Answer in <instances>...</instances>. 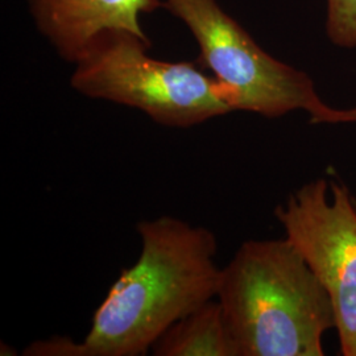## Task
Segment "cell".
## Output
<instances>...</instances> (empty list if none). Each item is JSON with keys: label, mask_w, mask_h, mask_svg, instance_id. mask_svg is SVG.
<instances>
[{"label": "cell", "mask_w": 356, "mask_h": 356, "mask_svg": "<svg viewBox=\"0 0 356 356\" xmlns=\"http://www.w3.org/2000/svg\"><path fill=\"white\" fill-rule=\"evenodd\" d=\"M151 351L156 356H238L216 298L178 319Z\"/></svg>", "instance_id": "obj_7"}, {"label": "cell", "mask_w": 356, "mask_h": 356, "mask_svg": "<svg viewBox=\"0 0 356 356\" xmlns=\"http://www.w3.org/2000/svg\"><path fill=\"white\" fill-rule=\"evenodd\" d=\"M164 1L165 10L189 28L200 63L213 73L232 111L269 119L305 111L314 124H339L341 108L321 99L313 79L260 48L216 0Z\"/></svg>", "instance_id": "obj_4"}, {"label": "cell", "mask_w": 356, "mask_h": 356, "mask_svg": "<svg viewBox=\"0 0 356 356\" xmlns=\"http://www.w3.org/2000/svg\"><path fill=\"white\" fill-rule=\"evenodd\" d=\"M216 301L238 356H322L337 330L330 296L286 238L243 243L220 270Z\"/></svg>", "instance_id": "obj_2"}, {"label": "cell", "mask_w": 356, "mask_h": 356, "mask_svg": "<svg viewBox=\"0 0 356 356\" xmlns=\"http://www.w3.org/2000/svg\"><path fill=\"white\" fill-rule=\"evenodd\" d=\"M31 13L57 53L72 64L106 29L148 38L140 16L165 8L161 0H28Z\"/></svg>", "instance_id": "obj_6"}, {"label": "cell", "mask_w": 356, "mask_h": 356, "mask_svg": "<svg viewBox=\"0 0 356 356\" xmlns=\"http://www.w3.org/2000/svg\"><path fill=\"white\" fill-rule=\"evenodd\" d=\"M275 216L330 296L341 353L356 356V204L348 188L319 178L292 193Z\"/></svg>", "instance_id": "obj_5"}, {"label": "cell", "mask_w": 356, "mask_h": 356, "mask_svg": "<svg viewBox=\"0 0 356 356\" xmlns=\"http://www.w3.org/2000/svg\"><path fill=\"white\" fill-rule=\"evenodd\" d=\"M355 204H356V200H355Z\"/></svg>", "instance_id": "obj_11"}, {"label": "cell", "mask_w": 356, "mask_h": 356, "mask_svg": "<svg viewBox=\"0 0 356 356\" xmlns=\"http://www.w3.org/2000/svg\"><path fill=\"white\" fill-rule=\"evenodd\" d=\"M327 35L343 48L356 47V0H327Z\"/></svg>", "instance_id": "obj_8"}, {"label": "cell", "mask_w": 356, "mask_h": 356, "mask_svg": "<svg viewBox=\"0 0 356 356\" xmlns=\"http://www.w3.org/2000/svg\"><path fill=\"white\" fill-rule=\"evenodd\" d=\"M141 252L122 270L82 341L86 356H140L178 319L214 300L222 268L214 232L175 216L138 225Z\"/></svg>", "instance_id": "obj_1"}, {"label": "cell", "mask_w": 356, "mask_h": 356, "mask_svg": "<svg viewBox=\"0 0 356 356\" xmlns=\"http://www.w3.org/2000/svg\"><path fill=\"white\" fill-rule=\"evenodd\" d=\"M23 355L26 356H86L83 342H76L66 337H56L47 341L29 344Z\"/></svg>", "instance_id": "obj_9"}, {"label": "cell", "mask_w": 356, "mask_h": 356, "mask_svg": "<svg viewBox=\"0 0 356 356\" xmlns=\"http://www.w3.org/2000/svg\"><path fill=\"white\" fill-rule=\"evenodd\" d=\"M339 123H356V107L341 110Z\"/></svg>", "instance_id": "obj_10"}, {"label": "cell", "mask_w": 356, "mask_h": 356, "mask_svg": "<svg viewBox=\"0 0 356 356\" xmlns=\"http://www.w3.org/2000/svg\"><path fill=\"white\" fill-rule=\"evenodd\" d=\"M151 45L129 31H103L76 60L72 88L88 98L138 108L165 127H194L232 113L214 76L191 63L152 58Z\"/></svg>", "instance_id": "obj_3"}]
</instances>
